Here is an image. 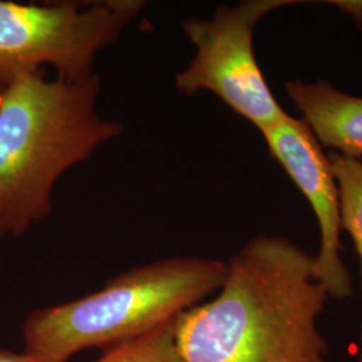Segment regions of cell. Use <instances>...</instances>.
I'll return each instance as SVG.
<instances>
[{
  "label": "cell",
  "instance_id": "7a4b0ae2",
  "mask_svg": "<svg viewBox=\"0 0 362 362\" xmlns=\"http://www.w3.org/2000/svg\"><path fill=\"white\" fill-rule=\"evenodd\" d=\"M101 79H46L45 71L0 88V236H19L47 218L66 170L119 136L97 112Z\"/></svg>",
  "mask_w": 362,
  "mask_h": 362
},
{
  "label": "cell",
  "instance_id": "6da1fadb",
  "mask_svg": "<svg viewBox=\"0 0 362 362\" xmlns=\"http://www.w3.org/2000/svg\"><path fill=\"white\" fill-rule=\"evenodd\" d=\"M315 259L284 236L259 235L227 263L219 294L175 318L185 362H327L317 321L329 297Z\"/></svg>",
  "mask_w": 362,
  "mask_h": 362
},
{
  "label": "cell",
  "instance_id": "3957f363",
  "mask_svg": "<svg viewBox=\"0 0 362 362\" xmlns=\"http://www.w3.org/2000/svg\"><path fill=\"white\" fill-rule=\"evenodd\" d=\"M227 263L181 257L130 269L89 296L33 311L23 326L26 351L66 362L88 348L112 349L145 336L199 305L223 285Z\"/></svg>",
  "mask_w": 362,
  "mask_h": 362
},
{
  "label": "cell",
  "instance_id": "9c48e42d",
  "mask_svg": "<svg viewBox=\"0 0 362 362\" xmlns=\"http://www.w3.org/2000/svg\"><path fill=\"white\" fill-rule=\"evenodd\" d=\"M94 362H185L176 342L175 320L151 333L105 351Z\"/></svg>",
  "mask_w": 362,
  "mask_h": 362
},
{
  "label": "cell",
  "instance_id": "277c9868",
  "mask_svg": "<svg viewBox=\"0 0 362 362\" xmlns=\"http://www.w3.org/2000/svg\"><path fill=\"white\" fill-rule=\"evenodd\" d=\"M145 7L143 0L45 4L0 0V88L45 65L66 81L90 77L97 54L115 43Z\"/></svg>",
  "mask_w": 362,
  "mask_h": 362
},
{
  "label": "cell",
  "instance_id": "8fae6325",
  "mask_svg": "<svg viewBox=\"0 0 362 362\" xmlns=\"http://www.w3.org/2000/svg\"><path fill=\"white\" fill-rule=\"evenodd\" d=\"M332 3L337 4L342 11L351 15L353 19L362 28V1H332Z\"/></svg>",
  "mask_w": 362,
  "mask_h": 362
},
{
  "label": "cell",
  "instance_id": "52a82bcc",
  "mask_svg": "<svg viewBox=\"0 0 362 362\" xmlns=\"http://www.w3.org/2000/svg\"><path fill=\"white\" fill-rule=\"evenodd\" d=\"M285 86L318 143L338 155L361 158L362 98L337 90L327 81H288Z\"/></svg>",
  "mask_w": 362,
  "mask_h": 362
},
{
  "label": "cell",
  "instance_id": "8992f818",
  "mask_svg": "<svg viewBox=\"0 0 362 362\" xmlns=\"http://www.w3.org/2000/svg\"><path fill=\"white\" fill-rule=\"evenodd\" d=\"M272 157L282 165L317 216L321 246L315 259V276L329 297H353V282L341 259L342 221L336 177L329 157L303 119L281 117L260 132Z\"/></svg>",
  "mask_w": 362,
  "mask_h": 362
},
{
  "label": "cell",
  "instance_id": "ba28073f",
  "mask_svg": "<svg viewBox=\"0 0 362 362\" xmlns=\"http://www.w3.org/2000/svg\"><path fill=\"white\" fill-rule=\"evenodd\" d=\"M329 160L338 187L342 230L348 231L353 239L360 258L362 278V161L336 152L329 155ZM360 362H362V350Z\"/></svg>",
  "mask_w": 362,
  "mask_h": 362
},
{
  "label": "cell",
  "instance_id": "5b68a950",
  "mask_svg": "<svg viewBox=\"0 0 362 362\" xmlns=\"http://www.w3.org/2000/svg\"><path fill=\"white\" fill-rule=\"evenodd\" d=\"M293 3L247 0L238 6H219L212 19H185L182 30L196 54L176 74V88L188 95L211 91L259 132L269 128L286 112L259 67L254 31L266 13Z\"/></svg>",
  "mask_w": 362,
  "mask_h": 362
},
{
  "label": "cell",
  "instance_id": "30bf717a",
  "mask_svg": "<svg viewBox=\"0 0 362 362\" xmlns=\"http://www.w3.org/2000/svg\"><path fill=\"white\" fill-rule=\"evenodd\" d=\"M0 362H46L37 356L23 351V353H15L11 350L0 349Z\"/></svg>",
  "mask_w": 362,
  "mask_h": 362
}]
</instances>
